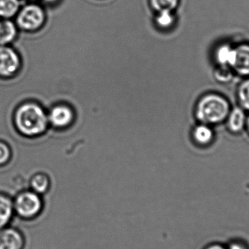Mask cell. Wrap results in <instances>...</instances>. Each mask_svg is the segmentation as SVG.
Returning a JSON list of instances; mask_svg holds the SVG:
<instances>
[{
  "label": "cell",
  "mask_w": 249,
  "mask_h": 249,
  "mask_svg": "<svg viewBox=\"0 0 249 249\" xmlns=\"http://www.w3.org/2000/svg\"><path fill=\"white\" fill-rule=\"evenodd\" d=\"M13 124L20 136L35 139L42 136L48 129V112L36 102H22L13 112Z\"/></svg>",
  "instance_id": "1"
},
{
  "label": "cell",
  "mask_w": 249,
  "mask_h": 249,
  "mask_svg": "<svg viewBox=\"0 0 249 249\" xmlns=\"http://www.w3.org/2000/svg\"><path fill=\"white\" fill-rule=\"evenodd\" d=\"M230 105L219 95L208 94L200 99L196 109L197 119L206 124H218L228 118Z\"/></svg>",
  "instance_id": "2"
},
{
  "label": "cell",
  "mask_w": 249,
  "mask_h": 249,
  "mask_svg": "<svg viewBox=\"0 0 249 249\" xmlns=\"http://www.w3.org/2000/svg\"><path fill=\"white\" fill-rule=\"evenodd\" d=\"M13 20L20 32L35 33L45 25L46 13L43 7L35 1H26L22 4Z\"/></svg>",
  "instance_id": "3"
},
{
  "label": "cell",
  "mask_w": 249,
  "mask_h": 249,
  "mask_svg": "<svg viewBox=\"0 0 249 249\" xmlns=\"http://www.w3.org/2000/svg\"><path fill=\"white\" fill-rule=\"evenodd\" d=\"M23 69V59L13 45H0V80L18 77Z\"/></svg>",
  "instance_id": "4"
},
{
  "label": "cell",
  "mask_w": 249,
  "mask_h": 249,
  "mask_svg": "<svg viewBox=\"0 0 249 249\" xmlns=\"http://www.w3.org/2000/svg\"><path fill=\"white\" fill-rule=\"evenodd\" d=\"M16 213L23 219H33L40 213L42 201L40 195L30 190L20 192L13 201Z\"/></svg>",
  "instance_id": "5"
},
{
  "label": "cell",
  "mask_w": 249,
  "mask_h": 249,
  "mask_svg": "<svg viewBox=\"0 0 249 249\" xmlns=\"http://www.w3.org/2000/svg\"><path fill=\"white\" fill-rule=\"evenodd\" d=\"M48 118L49 124L57 128H64L72 124L74 111L68 105H55L48 112Z\"/></svg>",
  "instance_id": "6"
},
{
  "label": "cell",
  "mask_w": 249,
  "mask_h": 249,
  "mask_svg": "<svg viewBox=\"0 0 249 249\" xmlns=\"http://www.w3.org/2000/svg\"><path fill=\"white\" fill-rule=\"evenodd\" d=\"M24 239L17 230L2 228L0 230V249H23Z\"/></svg>",
  "instance_id": "7"
},
{
  "label": "cell",
  "mask_w": 249,
  "mask_h": 249,
  "mask_svg": "<svg viewBox=\"0 0 249 249\" xmlns=\"http://www.w3.org/2000/svg\"><path fill=\"white\" fill-rule=\"evenodd\" d=\"M19 31L13 19H0V45H12L18 38Z\"/></svg>",
  "instance_id": "8"
},
{
  "label": "cell",
  "mask_w": 249,
  "mask_h": 249,
  "mask_svg": "<svg viewBox=\"0 0 249 249\" xmlns=\"http://www.w3.org/2000/svg\"><path fill=\"white\" fill-rule=\"evenodd\" d=\"M232 67L241 75H249V45H241L235 48Z\"/></svg>",
  "instance_id": "9"
},
{
  "label": "cell",
  "mask_w": 249,
  "mask_h": 249,
  "mask_svg": "<svg viewBox=\"0 0 249 249\" xmlns=\"http://www.w3.org/2000/svg\"><path fill=\"white\" fill-rule=\"evenodd\" d=\"M228 127L233 133H239L247 124V117L241 108H235L228 116Z\"/></svg>",
  "instance_id": "10"
},
{
  "label": "cell",
  "mask_w": 249,
  "mask_h": 249,
  "mask_svg": "<svg viewBox=\"0 0 249 249\" xmlns=\"http://www.w3.org/2000/svg\"><path fill=\"white\" fill-rule=\"evenodd\" d=\"M13 212V200L5 195L0 194V230L10 222Z\"/></svg>",
  "instance_id": "11"
},
{
  "label": "cell",
  "mask_w": 249,
  "mask_h": 249,
  "mask_svg": "<svg viewBox=\"0 0 249 249\" xmlns=\"http://www.w3.org/2000/svg\"><path fill=\"white\" fill-rule=\"evenodd\" d=\"M22 4V0H0V19H14Z\"/></svg>",
  "instance_id": "12"
},
{
  "label": "cell",
  "mask_w": 249,
  "mask_h": 249,
  "mask_svg": "<svg viewBox=\"0 0 249 249\" xmlns=\"http://www.w3.org/2000/svg\"><path fill=\"white\" fill-rule=\"evenodd\" d=\"M31 190L39 195L44 194L49 190L51 181L49 177L44 173H37L32 176L29 181Z\"/></svg>",
  "instance_id": "13"
},
{
  "label": "cell",
  "mask_w": 249,
  "mask_h": 249,
  "mask_svg": "<svg viewBox=\"0 0 249 249\" xmlns=\"http://www.w3.org/2000/svg\"><path fill=\"white\" fill-rule=\"evenodd\" d=\"M235 58V48L228 45H222L218 48L216 52V59L218 64L223 67H231Z\"/></svg>",
  "instance_id": "14"
},
{
  "label": "cell",
  "mask_w": 249,
  "mask_h": 249,
  "mask_svg": "<svg viewBox=\"0 0 249 249\" xmlns=\"http://www.w3.org/2000/svg\"><path fill=\"white\" fill-rule=\"evenodd\" d=\"M213 137V130L206 124H199L193 131V138L199 144H208L212 142Z\"/></svg>",
  "instance_id": "15"
},
{
  "label": "cell",
  "mask_w": 249,
  "mask_h": 249,
  "mask_svg": "<svg viewBox=\"0 0 249 249\" xmlns=\"http://www.w3.org/2000/svg\"><path fill=\"white\" fill-rule=\"evenodd\" d=\"M179 0H150L151 5L157 12L171 11L175 10Z\"/></svg>",
  "instance_id": "16"
},
{
  "label": "cell",
  "mask_w": 249,
  "mask_h": 249,
  "mask_svg": "<svg viewBox=\"0 0 249 249\" xmlns=\"http://www.w3.org/2000/svg\"><path fill=\"white\" fill-rule=\"evenodd\" d=\"M174 20L175 19L172 12H158V15L156 17V23L162 29H168L174 24Z\"/></svg>",
  "instance_id": "17"
},
{
  "label": "cell",
  "mask_w": 249,
  "mask_h": 249,
  "mask_svg": "<svg viewBox=\"0 0 249 249\" xmlns=\"http://www.w3.org/2000/svg\"><path fill=\"white\" fill-rule=\"evenodd\" d=\"M13 158V152L10 145L0 140V167L5 166L10 163Z\"/></svg>",
  "instance_id": "18"
},
{
  "label": "cell",
  "mask_w": 249,
  "mask_h": 249,
  "mask_svg": "<svg viewBox=\"0 0 249 249\" xmlns=\"http://www.w3.org/2000/svg\"><path fill=\"white\" fill-rule=\"evenodd\" d=\"M238 98L241 107L246 110L249 111V79L245 80L240 86Z\"/></svg>",
  "instance_id": "19"
},
{
  "label": "cell",
  "mask_w": 249,
  "mask_h": 249,
  "mask_svg": "<svg viewBox=\"0 0 249 249\" xmlns=\"http://www.w3.org/2000/svg\"><path fill=\"white\" fill-rule=\"evenodd\" d=\"M226 249H247L244 246L241 245V244H238V243H234V244L230 245V247Z\"/></svg>",
  "instance_id": "20"
},
{
  "label": "cell",
  "mask_w": 249,
  "mask_h": 249,
  "mask_svg": "<svg viewBox=\"0 0 249 249\" xmlns=\"http://www.w3.org/2000/svg\"><path fill=\"white\" fill-rule=\"evenodd\" d=\"M206 249H226L224 248V247H222V246L217 245V244H216V245L210 246V247H208V248Z\"/></svg>",
  "instance_id": "21"
},
{
  "label": "cell",
  "mask_w": 249,
  "mask_h": 249,
  "mask_svg": "<svg viewBox=\"0 0 249 249\" xmlns=\"http://www.w3.org/2000/svg\"><path fill=\"white\" fill-rule=\"evenodd\" d=\"M42 2L46 3V4H53L57 0H40Z\"/></svg>",
  "instance_id": "22"
},
{
  "label": "cell",
  "mask_w": 249,
  "mask_h": 249,
  "mask_svg": "<svg viewBox=\"0 0 249 249\" xmlns=\"http://www.w3.org/2000/svg\"><path fill=\"white\" fill-rule=\"evenodd\" d=\"M247 126H248V128H249V117L248 119L247 120Z\"/></svg>",
  "instance_id": "23"
},
{
  "label": "cell",
  "mask_w": 249,
  "mask_h": 249,
  "mask_svg": "<svg viewBox=\"0 0 249 249\" xmlns=\"http://www.w3.org/2000/svg\"><path fill=\"white\" fill-rule=\"evenodd\" d=\"M22 1H36V0H22Z\"/></svg>",
  "instance_id": "24"
}]
</instances>
